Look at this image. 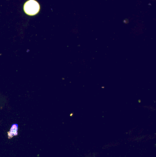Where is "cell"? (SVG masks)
Segmentation results:
<instances>
[{
	"mask_svg": "<svg viewBox=\"0 0 156 157\" xmlns=\"http://www.w3.org/2000/svg\"><path fill=\"white\" fill-rule=\"evenodd\" d=\"M39 10L40 6L35 0H29L24 5V12L29 15H35L38 13Z\"/></svg>",
	"mask_w": 156,
	"mask_h": 157,
	"instance_id": "cell-1",
	"label": "cell"
},
{
	"mask_svg": "<svg viewBox=\"0 0 156 157\" xmlns=\"http://www.w3.org/2000/svg\"><path fill=\"white\" fill-rule=\"evenodd\" d=\"M18 125L17 124H14L11 126L10 131L7 132L8 139H11L13 136L18 135Z\"/></svg>",
	"mask_w": 156,
	"mask_h": 157,
	"instance_id": "cell-2",
	"label": "cell"
}]
</instances>
